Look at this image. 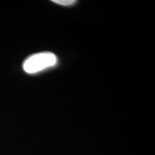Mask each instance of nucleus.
<instances>
[{"mask_svg":"<svg viewBox=\"0 0 155 155\" xmlns=\"http://www.w3.org/2000/svg\"><path fill=\"white\" fill-rule=\"evenodd\" d=\"M57 64V57L50 52L38 53L26 59L23 63V70L27 73L34 74L41 72Z\"/></svg>","mask_w":155,"mask_h":155,"instance_id":"nucleus-1","label":"nucleus"},{"mask_svg":"<svg viewBox=\"0 0 155 155\" xmlns=\"http://www.w3.org/2000/svg\"><path fill=\"white\" fill-rule=\"evenodd\" d=\"M54 3H55L57 5H61L63 6H69L72 5L73 4H75V0H54Z\"/></svg>","mask_w":155,"mask_h":155,"instance_id":"nucleus-2","label":"nucleus"}]
</instances>
